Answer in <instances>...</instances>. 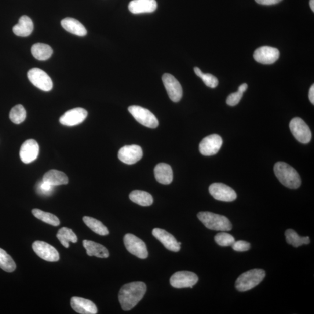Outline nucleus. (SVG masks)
Instances as JSON below:
<instances>
[{"mask_svg": "<svg viewBox=\"0 0 314 314\" xmlns=\"http://www.w3.org/2000/svg\"><path fill=\"white\" fill-rule=\"evenodd\" d=\"M133 202L141 206H149L154 202L152 196L149 193L142 191H134L129 195Z\"/></svg>", "mask_w": 314, "mask_h": 314, "instance_id": "obj_27", "label": "nucleus"}, {"mask_svg": "<svg viewBox=\"0 0 314 314\" xmlns=\"http://www.w3.org/2000/svg\"><path fill=\"white\" fill-rule=\"evenodd\" d=\"M124 244L126 249L139 258L145 259L148 257V251L146 244L143 240L133 234H126L124 237Z\"/></svg>", "mask_w": 314, "mask_h": 314, "instance_id": "obj_7", "label": "nucleus"}, {"mask_svg": "<svg viewBox=\"0 0 314 314\" xmlns=\"http://www.w3.org/2000/svg\"><path fill=\"white\" fill-rule=\"evenodd\" d=\"M290 129L296 139L302 144H307L311 140V130L306 123L300 118H295L291 120Z\"/></svg>", "mask_w": 314, "mask_h": 314, "instance_id": "obj_8", "label": "nucleus"}, {"mask_svg": "<svg viewBox=\"0 0 314 314\" xmlns=\"http://www.w3.org/2000/svg\"><path fill=\"white\" fill-rule=\"evenodd\" d=\"M285 236L287 243L291 244L294 247H298L303 244H308L310 243L309 237H301L293 229H287Z\"/></svg>", "mask_w": 314, "mask_h": 314, "instance_id": "obj_30", "label": "nucleus"}, {"mask_svg": "<svg viewBox=\"0 0 314 314\" xmlns=\"http://www.w3.org/2000/svg\"><path fill=\"white\" fill-rule=\"evenodd\" d=\"M0 268L7 272H13L16 268L13 258L2 249H0Z\"/></svg>", "mask_w": 314, "mask_h": 314, "instance_id": "obj_33", "label": "nucleus"}, {"mask_svg": "<svg viewBox=\"0 0 314 314\" xmlns=\"http://www.w3.org/2000/svg\"><path fill=\"white\" fill-rule=\"evenodd\" d=\"M162 80L171 100L174 103L180 101L183 94V90L178 80L170 74H164Z\"/></svg>", "mask_w": 314, "mask_h": 314, "instance_id": "obj_13", "label": "nucleus"}, {"mask_svg": "<svg viewBox=\"0 0 314 314\" xmlns=\"http://www.w3.org/2000/svg\"><path fill=\"white\" fill-rule=\"evenodd\" d=\"M54 187V186L42 180L38 185L37 191L40 195H49L53 191Z\"/></svg>", "mask_w": 314, "mask_h": 314, "instance_id": "obj_36", "label": "nucleus"}, {"mask_svg": "<svg viewBox=\"0 0 314 314\" xmlns=\"http://www.w3.org/2000/svg\"><path fill=\"white\" fill-rule=\"evenodd\" d=\"M309 99L311 103L313 104H314V86L312 85L311 88L309 89Z\"/></svg>", "mask_w": 314, "mask_h": 314, "instance_id": "obj_40", "label": "nucleus"}, {"mask_svg": "<svg viewBox=\"0 0 314 314\" xmlns=\"http://www.w3.org/2000/svg\"><path fill=\"white\" fill-rule=\"evenodd\" d=\"M71 305L75 311L81 314H96L97 308L94 303L87 299L74 297L71 298Z\"/></svg>", "mask_w": 314, "mask_h": 314, "instance_id": "obj_19", "label": "nucleus"}, {"mask_svg": "<svg viewBox=\"0 0 314 314\" xmlns=\"http://www.w3.org/2000/svg\"><path fill=\"white\" fill-rule=\"evenodd\" d=\"M128 110L130 114L142 125L155 129L159 126L158 119L148 109L140 107V106L132 105L129 107Z\"/></svg>", "mask_w": 314, "mask_h": 314, "instance_id": "obj_5", "label": "nucleus"}, {"mask_svg": "<svg viewBox=\"0 0 314 314\" xmlns=\"http://www.w3.org/2000/svg\"><path fill=\"white\" fill-rule=\"evenodd\" d=\"M282 0H255L259 5L264 6H271L276 5V4L282 2Z\"/></svg>", "mask_w": 314, "mask_h": 314, "instance_id": "obj_39", "label": "nucleus"}, {"mask_svg": "<svg viewBox=\"0 0 314 314\" xmlns=\"http://www.w3.org/2000/svg\"><path fill=\"white\" fill-rule=\"evenodd\" d=\"M265 277V272L263 269H254L242 273L235 283V287L240 292L253 289L260 284Z\"/></svg>", "mask_w": 314, "mask_h": 314, "instance_id": "obj_4", "label": "nucleus"}, {"mask_svg": "<svg viewBox=\"0 0 314 314\" xmlns=\"http://www.w3.org/2000/svg\"><path fill=\"white\" fill-rule=\"evenodd\" d=\"M209 192L215 199L222 202H233L237 197L234 190L222 183L211 184L209 187Z\"/></svg>", "mask_w": 314, "mask_h": 314, "instance_id": "obj_10", "label": "nucleus"}, {"mask_svg": "<svg viewBox=\"0 0 314 314\" xmlns=\"http://www.w3.org/2000/svg\"><path fill=\"white\" fill-rule=\"evenodd\" d=\"M197 218L207 228L214 231H229L232 228L231 222L221 215L211 212H200L197 214Z\"/></svg>", "mask_w": 314, "mask_h": 314, "instance_id": "obj_3", "label": "nucleus"}, {"mask_svg": "<svg viewBox=\"0 0 314 314\" xmlns=\"http://www.w3.org/2000/svg\"><path fill=\"white\" fill-rule=\"evenodd\" d=\"M152 235L162 243L167 249L174 252H178L181 249V243L178 242L173 235L165 230L155 228L153 229Z\"/></svg>", "mask_w": 314, "mask_h": 314, "instance_id": "obj_17", "label": "nucleus"}, {"mask_svg": "<svg viewBox=\"0 0 314 314\" xmlns=\"http://www.w3.org/2000/svg\"><path fill=\"white\" fill-rule=\"evenodd\" d=\"M196 75L203 80L205 85L210 88H215L218 85V80L213 75L210 74H204L199 68H194Z\"/></svg>", "mask_w": 314, "mask_h": 314, "instance_id": "obj_34", "label": "nucleus"}, {"mask_svg": "<svg viewBox=\"0 0 314 314\" xmlns=\"http://www.w3.org/2000/svg\"><path fill=\"white\" fill-rule=\"evenodd\" d=\"M57 237L62 245L65 248L69 247V242L75 243L78 241L77 236L72 230L65 227L62 228L58 231Z\"/></svg>", "mask_w": 314, "mask_h": 314, "instance_id": "obj_29", "label": "nucleus"}, {"mask_svg": "<svg viewBox=\"0 0 314 314\" xmlns=\"http://www.w3.org/2000/svg\"><path fill=\"white\" fill-rule=\"evenodd\" d=\"M31 53L36 59L45 61L52 56L53 51L50 46L44 43H36L31 48Z\"/></svg>", "mask_w": 314, "mask_h": 314, "instance_id": "obj_26", "label": "nucleus"}, {"mask_svg": "<svg viewBox=\"0 0 314 314\" xmlns=\"http://www.w3.org/2000/svg\"><path fill=\"white\" fill-rule=\"evenodd\" d=\"M215 241L219 246L222 247L231 246L232 244L235 242L234 237L228 233H219L215 236Z\"/></svg>", "mask_w": 314, "mask_h": 314, "instance_id": "obj_35", "label": "nucleus"}, {"mask_svg": "<svg viewBox=\"0 0 314 314\" xmlns=\"http://www.w3.org/2000/svg\"><path fill=\"white\" fill-rule=\"evenodd\" d=\"M143 155V150L140 146L125 145L119 149L118 158L123 163L131 165L140 161Z\"/></svg>", "mask_w": 314, "mask_h": 314, "instance_id": "obj_14", "label": "nucleus"}, {"mask_svg": "<svg viewBox=\"0 0 314 314\" xmlns=\"http://www.w3.org/2000/svg\"><path fill=\"white\" fill-rule=\"evenodd\" d=\"M35 253L43 260L49 262H56L60 260L58 251L50 244L42 241H36L32 244Z\"/></svg>", "mask_w": 314, "mask_h": 314, "instance_id": "obj_9", "label": "nucleus"}, {"mask_svg": "<svg viewBox=\"0 0 314 314\" xmlns=\"http://www.w3.org/2000/svg\"><path fill=\"white\" fill-rule=\"evenodd\" d=\"M156 8L155 0H133L129 5L130 12L134 14L151 13Z\"/></svg>", "mask_w": 314, "mask_h": 314, "instance_id": "obj_20", "label": "nucleus"}, {"mask_svg": "<svg viewBox=\"0 0 314 314\" xmlns=\"http://www.w3.org/2000/svg\"><path fill=\"white\" fill-rule=\"evenodd\" d=\"M274 173L284 186L290 189H297L301 186L300 175L294 168L284 162H277L274 166Z\"/></svg>", "mask_w": 314, "mask_h": 314, "instance_id": "obj_2", "label": "nucleus"}, {"mask_svg": "<svg viewBox=\"0 0 314 314\" xmlns=\"http://www.w3.org/2000/svg\"><path fill=\"white\" fill-rule=\"evenodd\" d=\"M39 152V147L37 142L33 139L28 140L21 146L20 159L25 164L31 163L37 159Z\"/></svg>", "mask_w": 314, "mask_h": 314, "instance_id": "obj_18", "label": "nucleus"}, {"mask_svg": "<svg viewBox=\"0 0 314 314\" xmlns=\"http://www.w3.org/2000/svg\"><path fill=\"white\" fill-rule=\"evenodd\" d=\"M34 30V23L30 18L27 16H22L18 23L14 25L13 31L15 35L21 37H27Z\"/></svg>", "mask_w": 314, "mask_h": 314, "instance_id": "obj_23", "label": "nucleus"}, {"mask_svg": "<svg viewBox=\"0 0 314 314\" xmlns=\"http://www.w3.org/2000/svg\"><path fill=\"white\" fill-rule=\"evenodd\" d=\"M43 181L53 186L67 185L69 182L67 175L63 173V172L56 170H52L47 172L44 175Z\"/></svg>", "mask_w": 314, "mask_h": 314, "instance_id": "obj_25", "label": "nucleus"}, {"mask_svg": "<svg viewBox=\"0 0 314 314\" xmlns=\"http://www.w3.org/2000/svg\"><path fill=\"white\" fill-rule=\"evenodd\" d=\"M147 291L143 282H132L124 285L119 293V301L124 311H129L139 302Z\"/></svg>", "mask_w": 314, "mask_h": 314, "instance_id": "obj_1", "label": "nucleus"}, {"mask_svg": "<svg viewBox=\"0 0 314 314\" xmlns=\"http://www.w3.org/2000/svg\"><path fill=\"white\" fill-rule=\"evenodd\" d=\"M280 52L278 49L270 46H262L255 51L254 58L258 63L263 64H272L279 59Z\"/></svg>", "mask_w": 314, "mask_h": 314, "instance_id": "obj_15", "label": "nucleus"}, {"mask_svg": "<svg viewBox=\"0 0 314 314\" xmlns=\"http://www.w3.org/2000/svg\"><path fill=\"white\" fill-rule=\"evenodd\" d=\"M243 93L237 91V92L229 95L226 99V104L230 106H235L239 103Z\"/></svg>", "mask_w": 314, "mask_h": 314, "instance_id": "obj_38", "label": "nucleus"}, {"mask_svg": "<svg viewBox=\"0 0 314 314\" xmlns=\"http://www.w3.org/2000/svg\"><path fill=\"white\" fill-rule=\"evenodd\" d=\"M156 180L163 185H169L173 180V170L169 164L160 163L154 169Z\"/></svg>", "mask_w": 314, "mask_h": 314, "instance_id": "obj_21", "label": "nucleus"}, {"mask_svg": "<svg viewBox=\"0 0 314 314\" xmlns=\"http://www.w3.org/2000/svg\"><path fill=\"white\" fill-rule=\"evenodd\" d=\"M9 117L11 121L18 125L23 123L26 119V110L23 105H17L10 111Z\"/></svg>", "mask_w": 314, "mask_h": 314, "instance_id": "obj_32", "label": "nucleus"}, {"mask_svg": "<svg viewBox=\"0 0 314 314\" xmlns=\"http://www.w3.org/2000/svg\"><path fill=\"white\" fill-rule=\"evenodd\" d=\"M231 246L233 250L239 252L247 251L251 248L250 244L243 240L237 241L233 243Z\"/></svg>", "mask_w": 314, "mask_h": 314, "instance_id": "obj_37", "label": "nucleus"}, {"mask_svg": "<svg viewBox=\"0 0 314 314\" xmlns=\"http://www.w3.org/2000/svg\"><path fill=\"white\" fill-rule=\"evenodd\" d=\"M247 88H248L247 84L243 83V84H242V85H240L239 87L238 91H239V92H242V93H243L244 92H246V91L247 90Z\"/></svg>", "mask_w": 314, "mask_h": 314, "instance_id": "obj_41", "label": "nucleus"}, {"mask_svg": "<svg viewBox=\"0 0 314 314\" xmlns=\"http://www.w3.org/2000/svg\"><path fill=\"white\" fill-rule=\"evenodd\" d=\"M309 6L312 10V12H314V0H310Z\"/></svg>", "mask_w": 314, "mask_h": 314, "instance_id": "obj_42", "label": "nucleus"}, {"mask_svg": "<svg viewBox=\"0 0 314 314\" xmlns=\"http://www.w3.org/2000/svg\"><path fill=\"white\" fill-rule=\"evenodd\" d=\"M223 141L218 134H212L204 138L199 144V151L204 156L217 154L222 147Z\"/></svg>", "mask_w": 314, "mask_h": 314, "instance_id": "obj_12", "label": "nucleus"}, {"mask_svg": "<svg viewBox=\"0 0 314 314\" xmlns=\"http://www.w3.org/2000/svg\"><path fill=\"white\" fill-rule=\"evenodd\" d=\"M83 222L92 231L101 236H106L109 234V231L107 227L101 221L92 217H84Z\"/></svg>", "mask_w": 314, "mask_h": 314, "instance_id": "obj_28", "label": "nucleus"}, {"mask_svg": "<svg viewBox=\"0 0 314 314\" xmlns=\"http://www.w3.org/2000/svg\"><path fill=\"white\" fill-rule=\"evenodd\" d=\"M32 213L36 218L46 223V224L54 226H57L60 224L59 219L54 214L39 209H34Z\"/></svg>", "mask_w": 314, "mask_h": 314, "instance_id": "obj_31", "label": "nucleus"}, {"mask_svg": "<svg viewBox=\"0 0 314 314\" xmlns=\"http://www.w3.org/2000/svg\"><path fill=\"white\" fill-rule=\"evenodd\" d=\"M88 115L86 109L82 108L72 109L66 112L60 119V122L64 126H74L79 125Z\"/></svg>", "mask_w": 314, "mask_h": 314, "instance_id": "obj_16", "label": "nucleus"}, {"mask_svg": "<svg viewBox=\"0 0 314 314\" xmlns=\"http://www.w3.org/2000/svg\"><path fill=\"white\" fill-rule=\"evenodd\" d=\"M28 77L29 81L40 90L49 92L53 89L52 79L42 69L37 68L31 69L28 72Z\"/></svg>", "mask_w": 314, "mask_h": 314, "instance_id": "obj_6", "label": "nucleus"}, {"mask_svg": "<svg viewBox=\"0 0 314 314\" xmlns=\"http://www.w3.org/2000/svg\"><path fill=\"white\" fill-rule=\"evenodd\" d=\"M198 277L195 273L189 271L178 272L171 276L170 284L177 288H192L198 282Z\"/></svg>", "mask_w": 314, "mask_h": 314, "instance_id": "obj_11", "label": "nucleus"}, {"mask_svg": "<svg viewBox=\"0 0 314 314\" xmlns=\"http://www.w3.org/2000/svg\"><path fill=\"white\" fill-rule=\"evenodd\" d=\"M61 25L66 31L71 34L79 36H84L87 34V30L84 25L74 18H66L61 21Z\"/></svg>", "mask_w": 314, "mask_h": 314, "instance_id": "obj_24", "label": "nucleus"}, {"mask_svg": "<svg viewBox=\"0 0 314 314\" xmlns=\"http://www.w3.org/2000/svg\"><path fill=\"white\" fill-rule=\"evenodd\" d=\"M83 245L89 256H96L101 258H106L109 257V253L107 248L99 243L93 242V241L85 240H83Z\"/></svg>", "mask_w": 314, "mask_h": 314, "instance_id": "obj_22", "label": "nucleus"}]
</instances>
